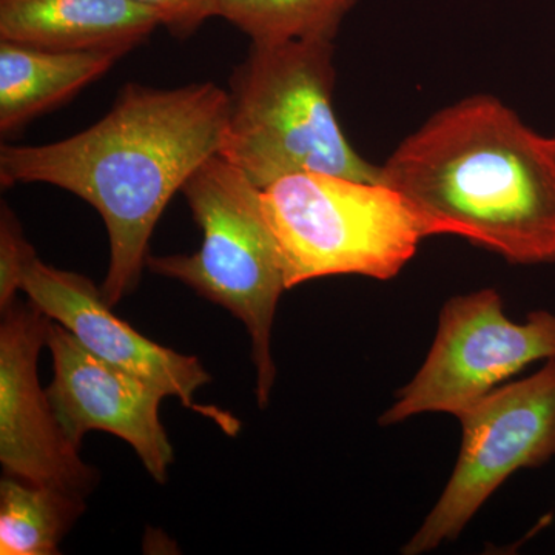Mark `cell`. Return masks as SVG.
<instances>
[{"mask_svg": "<svg viewBox=\"0 0 555 555\" xmlns=\"http://www.w3.org/2000/svg\"><path fill=\"white\" fill-rule=\"evenodd\" d=\"M332 40L251 42L233 72L218 155L258 189L298 173L378 182L382 169L349 144L332 105Z\"/></svg>", "mask_w": 555, "mask_h": 555, "instance_id": "3", "label": "cell"}, {"mask_svg": "<svg viewBox=\"0 0 555 555\" xmlns=\"http://www.w3.org/2000/svg\"><path fill=\"white\" fill-rule=\"evenodd\" d=\"M379 169L430 236H460L511 264L555 262L554 137L491 94L441 108Z\"/></svg>", "mask_w": 555, "mask_h": 555, "instance_id": "2", "label": "cell"}, {"mask_svg": "<svg viewBox=\"0 0 555 555\" xmlns=\"http://www.w3.org/2000/svg\"><path fill=\"white\" fill-rule=\"evenodd\" d=\"M555 360V313L535 310L516 323L495 288L448 299L438 315L436 338L422 367L398 389L383 427L412 416H459L529 364Z\"/></svg>", "mask_w": 555, "mask_h": 555, "instance_id": "6", "label": "cell"}, {"mask_svg": "<svg viewBox=\"0 0 555 555\" xmlns=\"http://www.w3.org/2000/svg\"><path fill=\"white\" fill-rule=\"evenodd\" d=\"M35 248L25 240L20 221L11 208L2 203L0 214V309L16 301L22 291V276L28 261L35 257Z\"/></svg>", "mask_w": 555, "mask_h": 555, "instance_id": "15", "label": "cell"}, {"mask_svg": "<svg viewBox=\"0 0 555 555\" xmlns=\"http://www.w3.org/2000/svg\"><path fill=\"white\" fill-rule=\"evenodd\" d=\"M86 509L83 496L5 476L0 483V554L53 555Z\"/></svg>", "mask_w": 555, "mask_h": 555, "instance_id": "13", "label": "cell"}, {"mask_svg": "<svg viewBox=\"0 0 555 555\" xmlns=\"http://www.w3.org/2000/svg\"><path fill=\"white\" fill-rule=\"evenodd\" d=\"M554 141H555V137H554Z\"/></svg>", "mask_w": 555, "mask_h": 555, "instance_id": "17", "label": "cell"}, {"mask_svg": "<svg viewBox=\"0 0 555 555\" xmlns=\"http://www.w3.org/2000/svg\"><path fill=\"white\" fill-rule=\"evenodd\" d=\"M53 320L31 301H14L0 324V463L3 476L86 496L98 474L86 465L39 386L38 357Z\"/></svg>", "mask_w": 555, "mask_h": 555, "instance_id": "8", "label": "cell"}, {"mask_svg": "<svg viewBox=\"0 0 555 555\" xmlns=\"http://www.w3.org/2000/svg\"><path fill=\"white\" fill-rule=\"evenodd\" d=\"M357 0H217V16L251 42L334 40Z\"/></svg>", "mask_w": 555, "mask_h": 555, "instance_id": "14", "label": "cell"}, {"mask_svg": "<svg viewBox=\"0 0 555 555\" xmlns=\"http://www.w3.org/2000/svg\"><path fill=\"white\" fill-rule=\"evenodd\" d=\"M462 447L436 505L401 554L422 555L454 542L507 478L555 456V360L505 383L456 416Z\"/></svg>", "mask_w": 555, "mask_h": 555, "instance_id": "7", "label": "cell"}, {"mask_svg": "<svg viewBox=\"0 0 555 555\" xmlns=\"http://www.w3.org/2000/svg\"><path fill=\"white\" fill-rule=\"evenodd\" d=\"M152 11L178 39H185L198 30L204 22L217 16V0H133Z\"/></svg>", "mask_w": 555, "mask_h": 555, "instance_id": "16", "label": "cell"}, {"mask_svg": "<svg viewBox=\"0 0 555 555\" xmlns=\"http://www.w3.org/2000/svg\"><path fill=\"white\" fill-rule=\"evenodd\" d=\"M159 25L133 0H0V40L36 49L127 54Z\"/></svg>", "mask_w": 555, "mask_h": 555, "instance_id": "11", "label": "cell"}, {"mask_svg": "<svg viewBox=\"0 0 555 555\" xmlns=\"http://www.w3.org/2000/svg\"><path fill=\"white\" fill-rule=\"evenodd\" d=\"M22 292L101 360L147 379L167 397L179 398L185 408L214 420L230 436L240 429L238 420L228 412L196 403V390L211 382L198 358L139 334L113 312L101 288L89 278L51 268L35 255L24 270Z\"/></svg>", "mask_w": 555, "mask_h": 555, "instance_id": "9", "label": "cell"}, {"mask_svg": "<svg viewBox=\"0 0 555 555\" xmlns=\"http://www.w3.org/2000/svg\"><path fill=\"white\" fill-rule=\"evenodd\" d=\"M47 346L54 369L47 396L68 440L80 449L90 430L113 434L134 449L150 476L166 483L173 463V448L159 420L166 393L101 360L56 321Z\"/></svg>", "mask_w": 555, "mask_h": 555, "instance_id": "10", "label": "cell"}, {"mask_svg": "<svg viewBox=\"0 0 555 555\" xmlns=\"http://www.w3.org/2000/svg\"><path fill=\"white\" fill-rule=\"evenodd\" d=\"M122 56L118 51L47 50L0 40L3 137L75 98Z\"/></svg>", "mask_w": 555, "mask_h": 555, "instance_id": "12", "label": "cell"}, {"mask_svg": "<svg viewBox=\"0 0 555 555\" xmlns=\"http://www.w3.org/2000/svg\"><path fill=\"white\" fill-rule=\"evenodd\" d=\"M261 196L287 291L326 276L393 280L430 236L404 196L379 181L298 173Z\"/></svg>", "mask_w": 555, "mask_h": 555, "instance_id": "5", "label": "cell"}, {"mask_svg": "<svg viewBox=\"0 0 555 555\" xmlns=\"http://www.w3.org/2000/svg\"><path fill=\"white\" fill-rule=\"evenodd\" d=\"M181 192L203 232V244L192 255H149L147 268L181 281L243 321L257 371V401L259 408H266L276 377L270 349L273 320L287 284L280 248L262 207L261 189L214 155Z\"/></svg>", "mask_w": 555, "mask_h": 555, "instance_id": "4", "label": "cell"}, {"mask_svg": "<svg viewBox=\"0 0 555 555\" xmlns=\"http://www.w3.org/2000/svg\"><path fill=\"white\" fill-rule=\"evenodd\" d=\"M229 91L214 82L178 89L129 83L107 115L75 137L0 147V182L56 185L96 208L107 229L102 295L112 308L138 287L149 243L175 193L218 155Z\"/></svg>", "mask_w": 555, "mask_h": 555, "instance_id": "1", "label": "cell"}]
</instances>
